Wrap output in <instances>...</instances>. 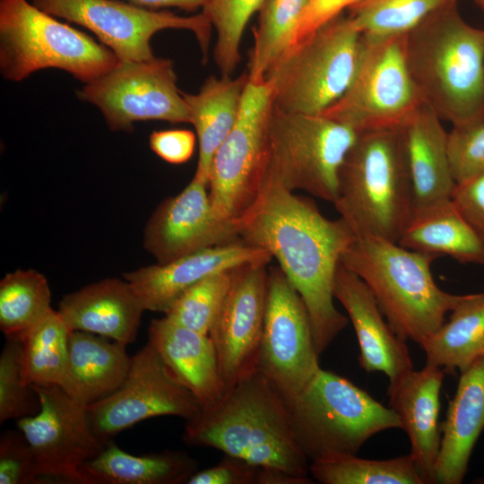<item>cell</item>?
Masks as SVG:
<instances>
[{"label": "cell", "mask_w": 484, "mask_h": 484, "mask_svg": "<svg viewBox=\"0 0 484 484\" xmlns=\"http://www.w3.org/2000/svg\"><path fill=\"white\" fill-rule=\"evenodd\" d=\"M235 223L240 239L274 257L300 295L320 356L348 324L333 304V285L354 232L341 217L327 219L314 202L296 195L269 175Z\"/></svg>", "instance_id": "obj_1"}, {"label": "cell", "mask_w": 484, "mask_h": 484, "mask_svg": "<svg viewBox=\"0 0 484 484\" xmlns=\"http://www.w3.org/2000/svg\"><path fill=\"white\" fill-rule=\"evenodd\" d=\"M411 75L424 100L453 127L484 122V30L461 16L457 1L405 35Z\"/></svg>", "instance_id": "obj_2"}, {"label": "cell", "mask_w": 484, "mask_h": 484, "mask_svg": "<svg viewBox=\"0 0 484 484\" xmlns=\"http://www.w3.org/2000/svg\"><path fill=\"white\" fill-rule=\"evenodd\" d=\"M183 440L312 480L309 460L295 439L282 397L258 369L228 390L217 403L186 420Z\"/></svg>", "instance_id": "obj_3"}, {"label": "cell", "mask_w": 484, "mask_h": 484, "mask_svg": "<svg viewBox=\"0 0 484 484\" xmlns=\"http://www.w3.org/2000/svg\"><path fill=\"white\" fill-rule=\"evenodd\" d=\"M436 258L382 238L362 236L345 249L341 263L367 285L396 334L420 344L466 296L436 285L431 272Z\"/></svg>", "instance_id": "obj_4"}, {"label": "cell", "mask_w": 484, "mask_h": 484, "mask_svg": "<svg viewBox=\"0 0 484 484\" xmlns=\"http://www.w3.org/2000/svg\"><path fill=\"white\" fill-rule=\"evenodd\" d=\"M333 203L356 237L399 242L414 208L402 128L358 134Z\"/></svg>", "instance_id": "obj_5"}, {"label": "cell", "mask_w": 484, "mask_h": 484, "mask_svg": "<svg viewBox=\"0 0 484 484\" xmlns=\"http://www.w3.org/2000/svg\"><path fill=\"white\" fill-rule=\"evenodd\" d=\"M295 439L308 460L357 454L374 435L401 428L396 412L333 372L320 368L294 396L282 399Z\"/></svg>", "instance_id": "obj_6"}, {"label": "cell", "mask_w": 484, "mask_h": 484, "mask_svg": "<svg viewBox=\"0 0 484 484\" xmlns=\"http://www.w3.org/2000/svg\"><path fill=\"white\" fill-rule=\"evenodd\" d=\"M364 35L340 15L290 48L270 68L272 107L320 115L347 91L359 70Z\"/></svg>", "instance_id": "obj_7"}, {"label": "cell", "mask_w": 484, "mask_h": 484, "mask_svg": "<svg viewBox=\"0 0 484 484\" xmlns=\"http://www.w3.org/2000/svg\"><path fill=\"white\" fill-rule=\"evenodd\" d=\"M118 58L88 34L63 23L27 0H0V72L21 82L56 68L84 84L109 73Z\"/></svg>", "instance_id": "obj_8"}, {"label": "cell", "mask_w": 484, "mask_h": 484, "mask_svg": "<svg viewBox=\"0 0 484 484\" xmlns=\"http://www.w3.org/2000/svg\"><path fill=\"white\" fill-rule=\"evenodd\" d=\"M358 134L323 115L290 113L272 107L266 175L291 192L302 190L333 203L341 168Z\"/></svg>", "instance_id": "obj_9"}, {"label": "cell", "mask_w": 484, "mask_h": 484, "mask_svg": "<svg viewBox=\"0 0 484 484\" xmlns=\"http://www.w3.org/2000/svg\"><path fill=\"white\" fill-rule=\"evenodd\" d=\"M405 35H364V52L352 83L320 115L357 133L402 128L424 103L408 68Z\"/></svg>", "instance_id": "obj_10"}, {"label": "cell", "mask_w": 484, "mask_h": 484, "mask_svg": "<svg viewBox=\"0 0 484 484\" xmlns=\"http://www.w3.org/2000/svg\"><path fill=\"white\" fill-rule=\"evenodd\" d=\"M272 88L248 81L238 119L213 158L209 194L215 213L236 221L254 203L265 180L269 160Z\"/></svg>", "instance_id": "obj_11"}, {"label": "cell", "mask_w": 484, "mask_h": 484, "mask_svg": "<svg viewBox=\"0 0 484 484\" xmlns=\"http://www.w3.org/2000/svg\"><path fill=\"white\" fill-rule=\"evenodd\" d=\"M42 11L79 24L93 32L119 61L138 62L155 57L151 39L167 29L192 31L207 61L212 24L201 12L181 16L117 0H33Z\"/></svg>", "instance_id": "obj_12"}, {"label": "cell", "mask_w": 484, "mask_h": 484, "mask_svg": "<svg viewBox=\"0 0 484 484\" xmlns=\"http://www.w3.org/2000/svg\"><path fill=\"white\" fill-rule=\"evenodd\" d=\"M77 95L96 106L115 131H132L138 121L189 123L173 63L166 58L118 61L109 73L84 84Z\"/></svg>", "instance_id": "obj_13"}, {"label": "cell", "mask_w": 484, "mask_h": 484, "mask_svg": "<svg viewBox=\"0 0 484 484\" xmlns=\"http://www.w3.org/2000/svg\"><path fill=\"white\" fill-rule=\"evenodd\" d=\"M92 431L108 441L115 435L159 416H177L186 421L203 410L194 395L179 384L154 346L147 343L131 357L122 385L108 396L86 406Z\"/></svg>", "instance_id": "obj_14"}, {"label": "cell", "mask_w": 484, "mask_h": 484, "mask_svg": "<svg viewBox=\"0 0 484 484\" xmlns=\"http://www.w3.org/2000/svg\"><path fill=\"white\" fill-rule=\"evenodd\" d=\"M31 385L39 398L40 410L17 419L16 425L30 446L38 477L41 482L56 479L84 484L81 467L97 456L109 440L95 435L86 406L59 385Z\"/></svg>", "instance_id": "obj_15"}, {"label": "cell", "mask_w": 484, "mask_h": 484, "mask_svg": "<svg viewBox=\"0 0 484 484\" xmlns=\"http://www.w3.org/2000/svg\"><path fill=\"white\" fill-rule=\"evenodd\" d=\"M320 368L306 306L280 266H272L257 369L288 399Z\"/></svg>", "instance_id": "obj_16"}, {"label": "cell", "mask_w": 484, "mask_h": 484, "mask_svg": "<svg viewBox=\"0 0 484 484\" xmlns=\"http://www.w3.org/2000/svg\"><path fill=\"white\" fill-rule=\"evenodd\" d=\"M267 263L237 267L224 304L210 331L225 393L257 370L264 330Z\"/></svg>", "instance_id": "obj_17"}, {"label": "cell", "mask_w": 484, "mask_h": 484, "mask_svg": "<svg viewBox=\"0 0 484 484\" xmlns=\"http://www.w3.org/2000/svg\"><path fill=\"white\" fill-rule=\"evenodd\" d=\"M208 187V181L194 176L179 194L164 200L152 213L143 244L158 264L240 239L236 223L215 213Z\"/></svg>", "instance_id": "obj_18"}, {"label": "cell", "mask_w": 484, "mask_h": 484, "mask_svg": "<svg viewBox=\"0 0 484 484\" xmlns=\"http://www.w3.org/2000/svg\"><path fill=\"white\" fill-rule=\"evenodd\" d=\"M272 258L266 250L238 239L169 263L144 266L123 276L145 310L165 313L184 291L201 280L251 263L269 264Z\"/></svg>", "instance_id": "obj_19"}, {"label": "cell", "mask_w": 484, "mask_h": 484, "mask_svg": "<svg viewBox=\"0 0 484 484\" xmlns=\"http://www.w3.org/2000/svg\"><path fill=\"white\" fill-rule=\"evenodd\" d=\"M333 296L354 327L360 350L359 362L366 372H382L390 383L414 369L406 341L385 320L367 285L341 263L335 273Z\"/></svg>", "instance_id": "obj_20"}, {"label": "cell", "mask_w": 484, "mask_h": 484, "mask_svg": "<svg viewBox=\"0 0 484 484\" xmlns=\"http://www.w3.org/2000/svg\"><path fill=\"white\" fill-rule=\"evenodd\" d=\"M444 370L426 363L420 370L404 374L389 383V406L411 442V454L425 484L434 483V469L441 443L438 421L439 394Z\"/></svg>", "instance_id": "obj_21"}, {"label": "cell", "mask_w": 484, "mask_h": 484, "mask_svg": "<svg viewBox=\"0 0 484 484\" xmlns=\"http://www.w3.org/2000/svg\"><path fill=\"white\" fill-rule=\"evenodd\" d=\"M57 311L72 331L128 345L136 338L145 309L126 280L108 278L65 295Z\"/></svg>", "instance_id": "obj_22"}, {"label": "cell", "mask_w": 484, "mask_h": 484, "mask_svg": "<svg viewBox=\"0 0 484 484\" xmlns=\"http://www.w3.org/2000/svg\"><path fill=\"white\" fill-rule=\"evenodd\" d=\"M148 341L175 379L194 395L203 409L214 405L223 397L225 389L209 335L164 316L151 320Z\"/></svg>", "instance_id": "obj_23"}, {"label": "cell", "mask_w": 484, "mask_h": 484, "mask_svg": "<svg viewBox=\"0 0 484 484\" xmlns=\"http://www.w3.org/2000/svg\"><path fill=\"white\" fill-rule=\"evenodd\" d=\"M484 429V357L461 373L446 419L434 469V483L460 484L473 447Z\"/></svg>", "instance_id": "obj_24"}, {"label": "cell", "mask_w": 484, "mask_h": 484, "mask_svg": "<svg viewBox=\"0 0 484 484\" xmlns=\"http://www.w3.org/2000/svg\"><path fill=\"white\" fill-rule=\"evenodd\" d=\"M440 117L425 102L403 125L402 134L414 209L452 198L456 183Z\"/></svg>", "instance_id": "obj_25"}, {"label": "cell", "mask_w": 484, "mask_h": 484, "mask_svg": "<svg viewBox=\"0 0 484 484\" xmlns=\"http://www.w3.org/2000/svg\"><path fill=\"white\" fill-rule=\"evenodd\" d=\"M126 344L83 331H72L68 356L59 386L88 406L114 393L128 373Z\"/></svg>", "instance_id": "obj_26"}, {"label": "cell", "mask_w": 484, "mask_h": 484, "mask_svg": "<svg viewBox=\"0 0 484 484\" xmlns=\"http://www.w3.org/2000/svg\"><path fill=\"white\" fill-rule=\"evenodd\" d=\"M248 75L209 76L199 91L183 92L189 123L195 129L199 145L194 176L209 182L213 158L238 119Z\"/></svg>", "instance_id": "obj_27"}, {"label": "cell", "mask_w": 484, "mask_h": 484, "mask_svg": "<svg viewBox=\"0 0 484 484\" xmlns=\"http://www.w3.org/2000/svg\"><path fill=\"white\" fill-rule=\"evenodd\" d=\"M435 256L484 266V242L459 212L452 198L414 209L398 242Z\"/></svg>", "instance_id": "obj_28"}, {"label": "cell", "mask_w": 484, "mask_h": 484, "mask_svg": "<svg viewBox=\"0 0 484 484\" xmlns=\"http://www.w3.org/2000/svg\"><path fill=\"white\" fill-rule=\"evenodd\" d=\"M198 471V462L183 451L130 454L109 440L81 467L84 484H182Z\"/></svg>", "instance_id": "obj_29"}, {"label": "cell", "mask_w": 484, "mask_h": 484, "mask_svg": "<svg viewBox=\"0 0 484 484\" xmlns=\"http://www.w3.org/2000/svg\"><path fill=\"white\" fill-rule=\"evenodd\" d=\"M447 322L419 346L427 363L460 373L484 357V292L466 294Z\"/></svg>", "instance_id": "obj_30"}, {"label": "cell", "mask_w": 484, "mask_h": 484, "mask_svg": "<svg viewBox=\"0 0 484 484\" xmlns=\"http://www.w3.org/2000/svg\"><path fill=\"white\" fill-rule=\"evenodd\" d=\"M310 0H264L254 28V44L247 68L248 81L265 80L274 63L292 46Z\"/></svg>", "instance_id": "obj_31"}, {"label": "cell", "mask_w": 484, "mask_h": 484, "mask_svg": "<svg viewBox=\"0 0 484 484\" xmlns=\"http://www.w3.org/2000/svg\"><path fill=\"white\" fill-rule=\"evenodd\" d=\"M309 473L323 484H425L411 454L388 460L329 454L312 461Z\"/></svg>", "instance_id": "obj_32"}, {"label": "cell", "mask_w": 484, "mask_h": 484, "mask_svg": "<svg viewBox=\"0 0 484 484\" xmlns=\"http://www.w3.org/2000/svg\"><path fill=\"white\" fill-rule=\"evenodd\" d=\"M46 277L35 270H16L0 281V329L5 337L22 338L53 310Z\"/></svg>", "instance_id": "obj_33"}, {"label": "cell", "mask_w": 484, "mask_h": 484, "mask_svg": "<svg viewBox=\"0 0 484 484\" xmlns=\"http://www.w3.org/2000/svg\"><path fill=\"white\" fill-rule=\"evenodd\" d=\"M71 332L59 312L53 309L21 338L23 374L28 384L60 385Z\"/></svg>", "instance_id": "obj_34"}, {"label": "cell", "mask_w": 484, "mask_h": 484, "mask_svg": "<svg viewBox=\"0 0 484 484\" xmlns=\"http://www.w3.org/2000/svg\"><path fill=\"white\" fill-rule=\"evenodd\" d=\"M453 1L457 0H360L349 9L348 16L365 36H399Z\"/></svg>", "instance_id": "obj_35"}, {"label": "cell", "mask_w": 484, "mask_h": 484, "mask_svg": "<svg viewBox=\"0 0 484 484\" xmlns=\"http://www.w3.org/2000/svg\"><path fill=\"white\" fill-rule=\"evenodd\" d=\"M235 269L213 273L188 288L170 305L164 316L209 335L231 287Z\"/></svg>", "instance_id": "obj_36"}, {"label": "cell", "mask_w": 484, "mask_h": 484, "mask_svg": "<svg viewBox=\"0 0 484 484\" xmlns=\"http://www.w3.org/2000/svg\"><path fill=\"white\" fill-rule=\"evenodd\" d=\"M264 0H208L202 13L216 31L215 63L222 75H231L241 60L240 44L247 22Z\"/></svg>", "instance_id": "obj_37"}, {"label": "cell", "mask_w": 484, "mask_h": 484, "mask_svg": "<svg viewBox=\"0 0 484 484\" xmlns=\"http://www.w3.org/2000/svg\"><path fill=\"white\" fill-rule=\"evenodd\" d=\"M39 410V398L23 374L22 341L6 337L0 355V423L33 416Z\"/></svg>", "instance_id": "obj_38"}, {"label": "cell", "mask_w": 484, "mask_h": 484, "mask_svg": "<svg viewBox=\"0 0 484 484\" xmlns=\"http://www.w3.org/2000/svg\"><path fill=\"white\" fill-rule=\"evenodd\" d=\"M447 147L456 184L484 174V122L453 127L448 133Z\"/></svg>", "instance_id": "obj_39"}, {"label": "cell", "mask_w": 484, "mask_h": 484, "mask_svg": "<svg viewBox=\"0 0 484 484\" xmlns=\"http://www.w3.org/2000/svg\"><path fill=\"white\" fill-rule=\"evenodd\" d=\"M39 483L42 482L24 435L20 430L4 431L0 438V484Z\"/></svg>", "instance_id": "obj_40"}, {"label": "cell", "mask_w": 484, "mask_h": 484, "mask_svg": "<svg viewBox=\"0 0 484 484\" xmlns=\"http://www.w3.org/2000/svg\"><path fill=\"white\" fill-rule=\"evenodd\" d=\"M261 466L225 454L216 465L194 472L186 484H258Z\"/></svg>", "instance_id": "obj_41"}, {"label": "cell", "mask_w": 484, "mask_h": 484, "mask_svg": "<svg viewBox=\"0 0 484 484\" xmlns=\"http://www.w3.org/2000/svg\"><path fill=\"white\" fill-rule=\"evenodd\" d=\"M196 135L188 129L154 131L150 136L151 151L164 161L182 164L193 156Z\"/></svg>", "instance_id": "obj_42"}, {"label": "cell", "mask_w": 484, "mask_h": 484, "mask_svg": "<svg viewBox=\"0 0 484 484\" xmlns=\"http://www.w3.org/2000/svg\"><path fill=\"white\" fill-rule=\"evenodd\" d=\"M452 200L484 242V174L456 184Z\"/></svg>", "instance_id": "obj_43"}, {"label": "cell", "mask_w": 484, "mask_h": 484, "mask_svg": "<svg viewBox=\"0 0 484 484\" xmlns=\"http://www.w3.org/2000/svg\"><path fill=\"white\" fill-rule=\"evenodd\" d=\"M359 1L310 0L297 29L292 46L306 39L323 25L341 15L343 10L350 9Z\"/></svg>", "instance_id": "obj_44"}, {"label": "cell", "mask_w": 484, "mask_h": 484, "mask_svg": "<svg viewBox=\"0 0 484 484\" xmlns=\"http://www.w3.org/2000/svg\"><path fill=\"white\" fill-rule=\"evenodd\" d=\"M131 4L149 8L159 9L175 7L187 12L202 9L208 0H129Z\"/></svg>", "instance_id": "obj_45"}, {"label": "cell", "mask_w": 484, "mask_h": 484, "mask_svg": "<svg viewBox=\"0 0 484 484\" xmlns=\"http://www.w3.org/2000/svg\"><path fill=\"white\" fill-rule=\"evenodd\" d=\"M479 7L484 12V0H474Z\"/></svg>", "instance_id": "obj_46"}]
</instances>
